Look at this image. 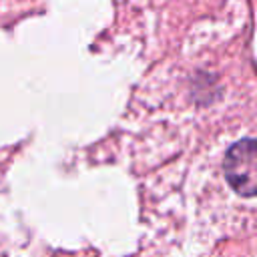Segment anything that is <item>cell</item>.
<instances>
[{
	"label": "cell",
	"mask_w": 257,
	"mask_h": 257,
	"mask_svg": "<svg viewBox=\"0 0 257 257\" xmlns=\"http://www.w3.org/2000/svg\"><path fill=\"white\" fill-rule=\"evenodd\" d=\"M225 177L229 185L243 197L255 195V179H257V155H255V143L253 139H243L225 155L223 163Z\"/></svg>",
	"instance_id": "6da1fadb"
}]
</instances>
